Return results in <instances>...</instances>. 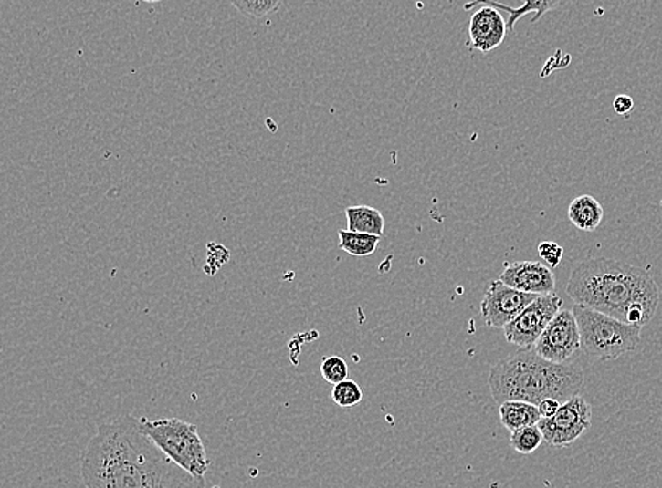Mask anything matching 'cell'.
I'll use <instances>...</instances> for the list:
<instances>
[{"instance_id":"16","label":"cell","mask_w":662,"mask_h":488,"mask_svg":"<svg viewBox=\"0 0 662 488\" xmlns=\"http://www.w3.org/2000/svg\"><path fill=\"white\" fill-rule=\"evenodd\" d=\"M340 236V249L355 257H367L373 254L379 247L380 236L374 234H359V232H338Z\"/></svg>"},{"instance_id":"11","label":"cell","mask_w":662,"mask_h":488,"mask_svg":"<svg viewBox=\"0 0 662 488\" xmlns=\"http://www.w3.org/2000/svg\"><path fill=\"white\" fill-rule=\"evenodd\" d=\"M507 32V22L501 16L500 10L480 6L470 17L468 47L482 54L491 53L504 43Z\"/></svg>"},{"instance_id":"18","label":"cell","mask_w":662,"mask_h":488,"mask_svg":"<svg viewBox=\"0 0 662 488\" xmlns=\"http://www.w3.org/2000/svg\"><path fill=\"white\" fill-rule=\"evenodd\" d=\"M544 441L540 426L531 425L510 433V446L517 453L530 454L537 451Z\"/></svg>"},{"instance_id":"17","label":"cell","mask_w":662,"mask_h":488,"mask_svg":"<svg viewBox=\"0 0 662 488\" xmlns=\"http://www.w3.org/2000/svg\"><path fill=\"white\" fill-rule=\"evenodd\" d=\"M247 19H265L280 9L283 0H229Z\"/></svg>"},{"instance_id":"6","label":"cell","mask_w":662,"mask_h":488,"mask_svg":"<svg viewBox=\"0 0 662 488\" xmlns=\"http://www.w3.org/2000/svg\"><path fill=\"white\" fill-rule=\"evenodd\" d=\"M591 425L592 405L579 394L563 402L552 418H542L538 422L544 441L553 448L573 445Z\"/></svg>"},{"instance_id":"9","label":"cell","mask_w":662,"mask_h":488,"mask_svg":"<svg viewBox=\"0 0 662 488\" xmlns=\"http://www.w3.org/2000/svg\"><path fill=\"white\" fill-rule=\"evenodd\" d=\"M540 296L522 293L500 280L491 281L482 299V317L489 327H506Z\"/></svg>"},{"instance_id":"14","label":"cell","mask_w":662,"mask_h":488,"mask_svg":"<svg viewBox=\"0 0 662 488\" xmlns=\"http://www.w3.org/2000/svg\"><path fill=\"white\" fill-rule=\"evenodd\" d=\"M501 425L509 432L521 430L526 426L538 425L542 420L538 405L524 401H507L499 407Z\"/></svg>"},{"instance_id":"22","label":"cell","mask_w":662,"mask_h":488,"mask_svg":"<svg viewBox=\"0 0 662 488\" xmlns=\"http://www.w3.org/2000/svg\"><path fill=\"white\" fill-rule=\"evenodd\" d=\"M613 109L617 115L627 118L635 109V100L631 99L628 95H617L613 100Z\"/></svg>"},{"instance_id":"4","label":"cell","mask_w":662,"mask_h":488,"mask_svg":"<svg viewBox=\"0 0 662 488\" xmlns=\"http://www.w3.org/2000/svg\"><path fill=\"white\" fill-rule=\"evenodd\" d=\"M573 312L581 332V348L591 358L615 360L637 350L641 342L638 325L625 324L581 304L573 305Z\"/></svg>"},{"instance_id":"1","label":"cell","mask_w":662,"mask_h":488,"mask_svg":"<svg viewBox=\"0 0 662 488\" xmlns=\"http://www.w3.org/2000/svg\"><path fill=\"white\" fill-rule=\"evenodd\" d=\"M85 488H205L142 432L139 420L123 417L98 426L82 453Z\"/></svg>"},{"instance_id":"3","label":"cell","mask_w":662,"mask_h":488,"mask_svg":"<svg viewBox=\"0 0 662 488\" xmlns=\"http://www.w3.org/2000/svg\"><path fill=\"white\" fill-rule=\"evenodd\" d=\"M488 383L499 405L507 401L538 405L547 399L563 404L581 391L584 374L575 364L552 363L532 348H520L491 368Z\"/></svg>"},{"instance_id":"23","label":"cell","mask_w":662,"mask_h":488,"mask_svg":"<svg viewBox=\"0 0 662 488\" xmlns=\"http://www.w3.org/2000/svg\"><path fill=\"white\" fill-rule=\"evenodd\" d=\"M561 405L562 404L558 400L547 399L538 404V410H540L541 418L547 420V418H552L553 415L557 414Z\"/></svg>"},{"instance_id":"12","label":"cell","mask_w":662,"mask_h":488,"mask_svg":"<svg viewBox=\"0 0 662 488\" xmlns=\"http://www.w3.org/2000/svg\"><path fill=\"white\" fill-rule=\"evenodd\" d=\"M568 2L569 0H522L521 6L510 7L507 6V5L499 4V2H495V0H473V2H469V4H465L464 9L472 10L475 9V7L491 6L496 7V9L499 10H503V12H506L507 15H509V19H507V28H509V32H514V27H516L517 22L526 16V15L534 13V19H531V23L534 25V23H537L538 20L544 16L545 13L560 9V7H562L563 5L568 4Z\"/></svg>"},{"instance_id":"8","label":"cell","mask_w":662,"mask_h":488,"mask_svg":"<svg viewBox=\"0 0 662 488\" xmlns=\"http://www.w3.org/2000/svg\"><path fill=\"white\" fill-rule=\"evenodd\" d=\"M581 348V332L573 311L561 309L535 343V353L552 363H565Z\"/></svg>"},{"instance_id":"19","label":"cell","mask_w":662,"mask_h":488,"mask_svg":"<svg viewBox=\"0 0 662 488\" xmlns=\"http://www.w3.org/2000/svg\"><path fill=\"white\" fill-rule=\"evenodd\" d=\"M331 397L338 407L352 408L361 404L363 400V391L355 381L345 379L333 386Z\"/></svg>"},{"instance_id":"13","label":"cell","mask_w":662,"mask_h":488,"mask_svg":"<svg viewBox=\"0 0 662 488\" xmlns=\"http://www.w3.org/2000/svg\"><path fill=\"white\" fill-rule=\"evenodd\" d=\"M604 206L591 195H581L568 208L569 221L582 232H594L604 221Z\"/></svg>"},{"instance_id":"7","label":"cell","mask_w":662,"mask_h":488,"mask_svg":"<svg viewBox=\"0 0 662 488\" xmlns=\"http://www.w3.org/2000/svg\"><path fill=\"white\" fill-rule=\"evenodd\" d=\"M563 301L557 294L540 296L516 319L503 327L504 337L511 345L531 350L551 320L562 308Z\"/></svg>"},{"instance_id":"20","label":"cell","mask_w":662,"mask_h":488,"mask_svg":"<svg viewBox=\"0 0 662 488\" xmlns=\"http://www.w3.org/2000/svg\"><path fill=\"white\" fill-rule=\"evenodd\" d=\"M320 374H322L323 379L327 383L335 386V384L348 379V364L340 356H327V358H323L322 363H320Z\"/></svg>"},{"instance_id":"2","label":"cell","mask_w":662,"mask_h":488,"mask_svg":"<svg viewBox=\"0 0 662 488\" xmlns=\"http://www.w3.org/2000/svg\"><path fill=\"white\" fill-rule=\"evenodd\" d=\"M566 294L575 304L641 327L653 320L659 305V288L650 274L604 257L576 265Z\"/></svg>"},{"instance_id":"15","label":"cell","mask_w":662,"mask_h":488,"mask_svg":"<svg viewBox=\"0 0 662 488\" xmlns=\"http://www.w3.org/2000/svg\"><path fill=\"white\" fill-rule=\"evenodd\" d=\"M345 213L346 219H348V231L380 237L384 234L386 221L376 208L366 205L349 206L346 208Z\"/></svg>"},{"instance_id":"5","label":"cell","mask_w":662,"mask_h":488,"mask_svg":"<svg viewBox=\"0 0 662 488\" xmlns=\"http://www.w3.org/2000/svg\"><path fill=\"white\" fill-rule=\"evenodd\" d=\"M137 420L142 432L149 436L174 463L194 476L205 477L209 459L196 425L178 418L152 421L143 417Z\"/></svg>"},{"instance_id":"10","label":"cell","mask_w":662,"mask_h":488,"mask_svg":"<svg viewBox=\"0 0 662 488\" xmlns=\"http://www.w3.org/2000/svg\"><path fill=\"white\" fill-rule=\"evenodd\" d=\"M499 280L522 293L535 296L553 294L557 286L552 268L540 262L507 263Z\"/></svg>"},{"instance_id":"21","label":"cell","mask_w":662,"mask_h":488,"mask_svg":"<svg viewBox=\"0 0 662 488\" xmlns=\"http://www.w3.org/2000/svg\"><path fill=\"white\" fill-rule=\"evenodd\" d=\"M538 255L550 268H557L563 257L562 247L555 242H541L538 244Z\"/></svg>"},{"instance_id":"24","label":"cell","mask_w":662,"mask_h":488,"mask_svg":"<svg viewBox=\"0 0 662 488\" xmlns=\"http://www.w3.org/2000/svg\"><path fill=\"white\" fill-rule=\"evenodd\" d=\"M143 2H147V4H159L162 0H143Z\"/></svg>"}]
</instances>
